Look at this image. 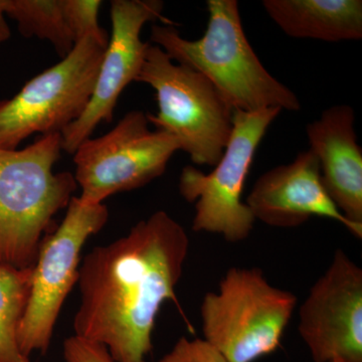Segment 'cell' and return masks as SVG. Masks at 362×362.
Segmentation results:
<instances>
[{
	"mask_svg": "<svg viewBox=\"0 0 362 362\" xmlns=\"http://www.w3.org/2000/svg\"><path fill=\"white\" fill-rule=\"evenodd\" d=\"M108 218L103 204H89L74 197L61 225L42 240L18 332V347L25 356L49 350L62 307L78 283L81 251Z\"/></svg>",
	"mask_w": 362,
	"mask_h": 362,
	"instance_id": "cell-8",
	"label": "cell"
},
{
	"mask_svg": "<svg viewBox=\"0 0 362 362\" xmlns=\"http://www.w3.org/2000/svg\"><path fill=\"white\" fill-rule=\"evenodd\" d=\"M135 82L156 90L158 113L147 114L148 122L175 136L194 164L214 168L232 135L233 109L211 81L149 44Z\"/></svg>",
	"mask_w": 362,
	"mask_h": 362,
	"instance_id": "cell-5",
	"label": "cell"
},
{
	"mask_svg": "<svg viewBox=\"0 0 362 362\" xmlns=\"http://www.w3.org/2000/svg\"><path fill=\"white\" fill-rule=\"evenodd\" d=\"M61 133L23 149L0 148V266L33 268L40 245L78 188L74 173H56Z\"/></svg>",
	"mask_w": 362,
	"mask_h": 362,
	"instance_id": "cell-3",
	"label": "cell"
},
{
	"mask_svg": "<svg viewBox=\"0 0 362 362\" xmlns=\"http://www.w3.org/2000/svg\"><path fill=\"white\" fill-rule=\"evenodd\" d=\"M66 25L75 44L92 37L107 47L110 35L99 25L100 0H63Z\"/></svg>",
	"mask_w": 362,
	"mask_h": 362,
	"instance_id": "cell-17",
	"label": "cell"
},
{
	"mask_svg": "<svg viewBox=\"0 0 362 362\" xmlns=\"http://www.w3.org/2000/svg\"><path fill=\"white\" fill-rule=\"evenodd\" d=\"M354 119L351 107L339 105L326 109L306 131L324 188L343 216L362 228V150Z\"/></svg>",
	"mask_w": 362,
	"mask_h": 362,
	"instance_id": "cell-13",
	"label": "cell"
},
{
	"mask_svg": "<svg viewBox=\"0 0 362 362\" xmlns=\"http://www.w3.org/2000/svg\"><path fill=\"white\" fill-rule=\"evenodd\" d=\"M66 362H114L103 345L73 335L64 342Z\"/></svg>",
	"mask_w": 362,
	"mask_h": 362,
	"instance_id": "cell-19",
	"label": "cell"
},
{
	"mask_svg": "<svg viewBox=\"0 0 362 362\" xmlns=\"http://www.w3.org/2000/svg\"><path fill=\"white\" fill-rule=\"evenodd\" d=\"M163 7L159 0L111 1L112 32L92 98L82 116L61 133L62 146L68 153H75L100 124L111 122L121 93L141 71L149 45L141 40L143 26L149 21H168L162 16Z\"/></svg>",
	"mask_w": 362,
	"mask_h": 362,
	"instance_id": "cell-11",
	"label": "cell"
},
{
	"mask_svg": "<svg viewBox=\"0 0 362 362\" xmlns=\"http://www.w3.org/2000/svg\"><path fill=\"white\" fill-rule=\"evenodd\" d=\"M331 362H342V361H331Z\"/></svg>",
	"mask_w": 362,
	"mask_h": 362,
	"instance_id": "cell-21",
	"label": "cell"
},
{
	"mask_svg": "<svg viewBox=\"0 0 362 362\" xmlns=\"http://www.w3.org/2000/svg\"><path fill=\"white\" fill-rule=\"evenodd\" d=\"M9 37H11V30L4 18V14L0 13V44L6 42Z\"/></svg>",
	"mask_w": 362,
	"mask_h": 362,
	"instance_id": "cell-20",
	"label": "cell"
},
{
	"mask_svg": "<svg viewBox=\"0 0 362 362\" xmlns=\"http://www.w3.org/2000/svg\"><path fill=\"white\" fill-rule=\"evenodd\" d=\"M33 268L0 266V362H30L21 351L18 332L25 314Z\"/></svg>",
	"mask_w": 362,
	"mask_h": 362,
	"instance_id": "cell-15",
	"label": "cell"
},
{
	"mask_svg": "<svg viewBox=\"0 0 362 362\" xmlns=\"http://www.w3.org/2000/svg\"><path fill=\"white\" fill-rule=\"evenodd\" d=\"M246 204L255 220L275 228H295L312 216H321L362 238V228L343 216L324 188L319 162L310 150L298 154L291 163L276 166L259 176Z\"/></svg>",
	"mask_w": 362,
	"mask_h": 362,
	"instance_id": "cell-12",
	"label": "cell"
},
{
	"mask_svg": "<svg viewBox=\"0 0 362 362\" xmlns=\"http://www.w3.org/2000/svg\"><path fill=\"white\" fill-rule=\"evenodd\" d=\"M297 301L261 269H228L218 291L202 300L204 340L228 362L258 361L280 346Z\"/></svg>",
	"mask_w": 362,
	"mask_h": 362,
	"instance_id": "cell-4",
	"label": "cell"
},
{
	"mask_svg": "<svg viewBox=\"0 0 362 362\" xmlns=\"http://www.w3.org/2000/svg\"><path fill=\"white\" fill-rule=\"evenodd\" d=\"M298 331L314 362H362V270L343 250L300 307Z\"/></svg>",
	"mask_w": 362,
	"mask_h": 362,
	"instance_id": "cell-10",
	"label": "cell"
},
{
	"mask_svg": "<svg viewBox=\"0 0 362 362\" xmlns=\"http://www.w3.org/2000/svg\"><path fill=\"white\" fill-rule=\"evenodd\" d=\"M206 6L209 23L201 39L185 40L173 25H154L152 45L211 81L233 111H299L301 104L295 93L266 70L252 49L238 1L207 0Z\"/></svg>",
	"mask_w": 362,
	"mask_h": 362,
	"instance_id": "cell-2",
	"label": "cell"
},
{
	"mask_svg": "<svg viewBox=\"0 0 362 362\" xmlns=\"http://www.w3.org/2000/svg\"><path fill=\"white\" fill-rule=\"evenodd\" d=\"M281 111H233L232 135L214 170L206 175L192 165L182 169L178 187L185 201L195 204L194 232L216 233L230 243L251 235L256 220L242 202L243 190L257 148Z\"/></svg>",
	"mask_w": 362,
	"mask_h": 362,
	"instance_id": "cell-6",
	"label": "cell"
},
{
	"mask_svg": "<svg viewBox=\"0 0 362 362\" xmlns=\"http://www.w3.org/2000/svg\"><path fill=\"white\" fill-rule=\"evenodd\" d=\"M4 13L16 21L23 37L47 40L62 59L75 47L63 0H6Z\"/></svg>",
	"mask_w": 362,
	"mask_h": 362,
	"instance_id": "cell-16",
	"label": "cell"
},
{
	"mask_svg": "<svg viewBox=\"0 0 362 362\" xmlns=\"http://www.w3.org/2000/svg\"><path fill=\"white\" fill-rule=\"evenodd\" d=\"M159 362H228L202 338L180 337Z\"/></svg>",
	"mask_w": 362,
	"mask_h": 362,
	"instance_id": "cell-18",
	"label": "cell"
},
{
	"mask_svg": "<svg viewBox=\"0 0 362 362\" xmlns=\"http://www.w3.org/2000/svg\"><path fill=\"white\" fill-rule=\"evenodd\" d=\"M180 150L175 136L151 130L147 114L133 110L108 133L89 138L74 153V176L80 199L103 204L120 192L148 185L165 173L171 157Z\"/></svg>",
	"mask_w": 362,
	"mask_h": 362,
	"instance_id": "cell-9",
	"label": "cell"
},
{
	"mask_svg": "<svg viewBox=\"0 0 362 362\" xmlns=\"http://www.w3.org/2000/svg\"><path fill=\"white\" fill-rule=\"evenodd\" d=\"M106 47L86 37L16 96L0 101V148L18 149L35 133H62L76 122L89 105Z\"/></svg>",
	"mask_w": 362,
	"mask_h": 362,
	"instance_id": "cell-7",
	"label": "cell"
},
{
	"mask_svg": "<svg viewBox=\"0 0 362 362\" xmlns=\"http://www.w3.org/2000/svg\"><path fill=\"white\" fill-rule=\"evenodd\" d=\"M262 4L274 23L295 39H362L361 0H264Z\"/></svg>",
	"mask_w": 362,
	"mask_h": 362,
	"instance_id": "cell-14",
	"label": "cell"
},
{
	"mask_svg": "<svg viewBox=\"0 0 362 362\" xmlns=\"http://www.w3.org/2000/svg\"><path fill=\"white\" fill-rule=\"evenodd\" d=\"M188 251L187 230L164 211L94 247L78 269L76 337L103 345L114 362H146L162 305L181 310L175 289Z\"/></svg>",
	"mask_w": 362,
	"mask_h": 362,
	"instance_id": "cell-1",
	"label": "cell"
}]
</instances>
